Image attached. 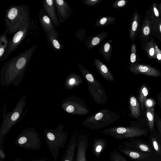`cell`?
I'll use <instances>...</instances> for the list:
<instances>
[{"label":"cell","instance_id":"cell-26","mask_svg":"<svg viewBox=\"0 0 161 161\" xmlns=\"http://www.w3.org/2000/svg\"><path fill=\"white\" fill-rule=\"evenodd\" d=\"M110 158V161H128L122 154L115 150L111 153Z\"/></svg>","mask_w":161,"mask_h":161},{"label":"cell","instance_id":"cell-21","mask_svg":"<svg viewBox=\"0 0 161 161\" xmlns=\"http://www.w3.org/2000/svg\"><path fill=\"white\" fill-rule=\"evenodd\" d=\"M116 20L115 17L109 15L101 16L97 19L94 25L96 26L103 27L113 25Z\"/></svg>","mask_w":161,"mask_h":161},{"label":"cell","instance_id":"cell-23","mask_svg":"<svg viewBox=\"0 0 161 161\" xmlns=\"http://www.w3.org/2000/svg\"><path fill=\"white\" fill-rule=\"evenodd\" d=\"M70 77L68 81V84L71 88L79 86L83 83L81 77L77 74L73 73Z\"/></svg>","mask_w":161,"mask_h":161},{"label":"cell","instance_id":"cell-14","mask_svg":"<svg viewBox=\"0 0 161 161\" xmlns=\"http://www.w3.org/2000/svg\"><path fill=\"white\" fill-rule=\"evenodd\" d=\"M93 61L94 65L102 77L108 81H114V78L112 73L103 63L97 58H95Z\"/></svg>","mask_w":161,"mask_h":161},{"label":"cell","instance_id":"cell-34","mask_svg":"<svg viewBox=\"0 0 161 161\" xmlns=\"http://www.w3.org/2000/svg\"><path fill=\"white\" fill-rule=\"evenodd\" d=\"M144 34L145 35H148L150 33V29L148 26L145 27L143 30Z\"/></svg>","mask_w":161,"mask_h":161},{"label":"cell","instance_id":"cell-15","mask_svg":"<svg viewBox=\"0 0 161 161\" xmlns=\"http://www.w3.org/2000/svg\"><path fill=\"white\" fill-rule=\"evenodd\" d=\"M149 142L158 161H161V138L158 134L153 132L149 136Z\"/></svg>","mask_w":161,"mask_h":161},{"label":"cell","instance_id":"cell-6","mask_svg":"<svg viewBox=\"0 0 161 161\" xmlns=\"http://www.w3.org/2000/svg\"><path fill=\"white\" fill-rule=\"evenodd\" d=\"M124 147L136 150L141 152L151 154L157 159L153 148L149 142L135 138L130 139L128 141L123 142Z\"/></svg>","mask_w":161,"mask_h":161},{"label":"cell","instance_id":"cell-39","mask_svg":"<svg viewBox=\"0 0 161 161\" xmlns=\"http://www.w3.org/2000/svg\"><path fill=\"white\" fill-rule=\"evenodd\" d=\"M160 32H161V25L160 26Z\"/></svg>","mask_w":161,"mask_h":161},{"label":"cell","instance_id":"cell-20","mask_svg":"<svg viewBox=\"0 0 161 161\" xmlns=\"http://www.w3.org/2000/svg\"><path fill=\"white\" fill-rule=\"evenodd\" d=\"M130 107L131 115L138 118L140 115V105L137 99L134 96L131 97L130 99Z\"/></svg>","mask_w":161,"mask_h":161},{"label":"cell","instance_id":"cell-3","mask_svg":"<svg viewBox=\"0 0 161 161\" xmlns=\"http://www.w3.org/2000/svg\"><path fill=\"white\" fill-rule=\"evenodd\" d=\"M119 118L115 112L105 108L88 117L83 122L82 125L91 129L98 130L109 125Z\"/></svg>","mask_w":161,"mask_h":161},{"label":"cell","instance_id":"cell-16","mask_svg":"<svg viewBox=\"0 0 161 161\" xmlns=\"http://www.w3.org/2000/svg\"><path fill=\"white\" fill-rule=\"evenodd\" d=\"M47 42L56 52H60L64 48V45L59 39V33L56 30L50 32Z\"/></svg>","mask_w":161,"mask_h":161},{"label":"cell","instance_id":"cell-27","mask_svg":"<svg viewBox=\"0 0 161 161\" xmlns=\"http://www.w3.org/2000/svg\"><path fill=\"white\" fill-rule=\"evenodd\" d=\"M127 3L126 0H117L113 3L112 7L117 9L123 8L126 6Z\"/></svg>","mask_w":161,"mask_h":161},{"label":"cell","instance_id":"cell-40","mask_svg":"<svg viewBox=\"0 0 161 161\" xmlns=\"http://www.w3.org/2000/svg\"><path fill=\"white\" fill-rule=\"evenodd\" d=\"M65 161H70L68 160H65Z\"/></svg>","mask_w":161,"mask_h":161},{"label":"cell","instance_id":"cell-38","mask_svg":"<svg viewBox=\"0 0 161 161\" xmlns=\"http://www.w3.org/2000/svg\"><path fill=\"white\" fill-rule=\"evenodd\" d=\"M157 58L158 59L160 60L161 59V54L159 53L157 55Z\"/></svg>","mask_w":161,"mask_h":161},{"label":"cell","instance_id":"cell-24","mask_svg":"<svg viewBox=\"0 0 161 161\" xmlns=\"http://www.w3.org/2000/svg\"><path fill=\"white\" fill-rule=\"evenodd\" d=\"M146 115L149 130L151 133H152L154 132V108H147L146 111Z\"/></svg>","mask_w":161,"mask_h":161},{"label":"cell","instance_id":"cell-36","mask_svg":"<svg viewBox=\"0 0 161 161\" xmlns=\"http://www.w3.org/2000/svg\"><path fill=\"white\" fill-rule=\"evenodd\" d=\"M154 49L153 48H151L149 51V54L151 56H153L154 54Z\"/></svg>","mask_w":161,"mask_h":161},{"label":"cell","instance_id":"cell-2","mask_svg":"<svg viewBox=\"0 0 161 161\" xmlns=\"http://www.w3.org/2000/svg\"><path fill=\"white\" fill-rule=\"evenodd\" d=\"M79 68L86 81L90 95L97 104L103 105L107 101L108 97L102 84L94 76L92 72L81 64H78Z\"/></svg>","mask_w":161,"mask_h":161},{"label":"cell","instance_id":"cell-22","mask_svg":"<svg viewBox=\"0 0 161 161\" xmlns=\"http://www.w3.org/2000/svg\"><path fill=\"white\" fill-rule=\"evenodd\" d=\"M8 32L5 31L0 36V60H3L4 55L9 40L7 37Z\"/></svg>","mask_w":161,"mask_h":161},{"label":"cell","instance_id":"cell-28","mask_svg":"<svg viewBox=\"0 0 161 161\" xmlns=\"http://www.w3.org/2000/svg\"><path fill=\"white\" fill-rule=\"evenodd\" d=\"M102 0H82V2L86 5L93 6L100 4Z\"/></svg>","mask_w":161,"mask_h":161},{"label":"cell","instance_id":"cell-30","mask_svg":"<svg viewBox=\"0 0 161 161\" xmlns=\"http://www.w3.org/2000/svg\"><path fill=\"white\" fill-rule=\"evenodd\" d=\"M133 20L131 25V27L130 30V37L131 36L133 33V32L135 31L137 28L138 23V22L136 20V19Z\"/></svg>","mask_w":161,"mask_h":161},{"label":"cell","instance_id":"cell-37","mask_svg":"<svg viewBox=\"0 0 161 161\" xmlns=\"http://www.w3.org/2000/svg\"><path fill=\"white\" fill-rule=\"evenodd\" d=\"M154 11L155 15L156 17H158L159 15V12L158 9L155 7H154Z\"/></svg>","mask_w":161,"mask_h":161},{"label":"cell","instance_id":"cell-35","mask_svg":"<svg viewBox=\"0 0 161 161\" xmlns=\"http://www.w3.org/2000/svg\"><path fill=\"white\" fill-rule=\"evenodd\" d=\"M47 137L51 141H53L55 138L54 135L51 133H47Z\"/></svg>","mask_w":161,"mask_h":161},{"label":"cell","instance_id":"cell-18","mask_svg":"<svg viewBox=\"0 0 161 161\" xmlns=\"http://www.w3.org/2000/svg\"><path fill=\"white\" fill-rule=\"evenodd\" d=\"M112 48L111 40H108L105 42L98 48L99 52L104 59L108 62L110 61Z\"/></svg>","mask_w":161,"mask_h":161},{"label":"cell","instance_id":"cell-31","mask_svg":"<svg viewBox=\"0 0 161 161\" xmlns=\"http://www.w3.org/2000/svg\"><path fill=\"white\" fill-rule=\"evenodd\" d=\"M154 103V102L153 100L147 99L145 101V103L146 106L151 108V107H152L153 106Z\"/></svg>","mask_w":161,"mask_h":161},{"label":"cell","instance_id":"cell-10","mask_svg":"<svg viewBox=\"0 0 161 161\" xmlns=\"http://www.w3.org/2000/svg\"><path fill=\"white\" fill-rule=\"evenodd\" d=\"M77 146L76 161H87L86 153L88 143L87 136L83 135H79Z\"/></svg>","mask_w":161,"mask_h":161},{"label":"cell","instance_id":"cell-32","mask_svg":"<svg viewBox=\"0 0 161 161\" xmlns=\"http://www.w3.org/2000/svg\"><path fill=\"white\" fill-rule=\"evenodd\" d=\"M19 116V114L17 112H14L13 114L11 117V119L13 121H14L17 119Z\"/></svg>","mask_w":161,"mask_h":161},{"label":"cell","instance_id":"cell-17","mask_svg":"<svg viewBox=\"0 0 161 161\" xmlns=\"http://www.w3.org/2000/svg\"><path fill=\"white\" fill-rule=\"evenodd\" d=\"M108 33V32H102L88 37L85 42L87 49L98 46L106 38Z\"/></svg>","mask_w":161,"mask_h":161},{"label":"cell","instance_id":"cell-11","mask_svg":"<svg viewBox=\"0 0 161 161\" xmlns=\"http://www.w3.org/2000/svg\"><path fill=\"white\" fill-rule=\"evenodd\" d=\"M39 15L40 24L47 39L50 32L52 30L55 31L56 28L43 8L40 9Z\"/></svg>","mask_w":161,"mask_h":161},{"label":"cell","instance_id":"cell-7","mask_svg":"<svg viewBox=\"0 0 161 161\" xmlns=\"http://www.w3.org/2000/svg\"><path fill=\"white\" fill-rule=\"evenodd\" d=\"M68 113L75 115H86L90 111L83 101L78 97H74L72 101L67 103L65 108Z\"/></svg>","mask_w":161,"mask_h":161},{"label":"cell","instance_id":"cell-19","mask_svg":"<svg viewBox=\"0 0 161 161\" xmlns=\"http://www.w3.org/2000/svg\"><path fill=\"white\" fill-rule=\"evenodd\" d=\"M107 145L106 141L103 139H95L93 141V153L98 158L101 152L104 149Z\"/></svg>","mask_w":161,"mask_h":161},{"label":"cell","instance_id":"cell-12","mask_svg":"<svg viewBox=\"0 0 161 161\" xmlns=\"http://www.w3.org/2000/svg\"><path fill=\"white\" fill-rule=\"evenodd\" d=\"M129 69L132 72L138 74H142L151 76L158 77L160 74L155 69L150 66L132 63L130 65Z\"/></svg>","mask_w":161,"mask_h":161},{"label":"cell","instance_id":"cell-8","mask_svg":"<svg viewBox=\"0 0 161 161\" xmlns=\"http://www.w3.org/2000/svg\"><path fill=\"white\" fill-rule=\"evenodd\" d=\"M119 150L121 153L135 161H158L154 155L150 153L125 147H121Z\"/></svg>","mask_w":161,"mask_h":161},{"label":"cell","instance_id":"cell-13","mask_svg":"<svg viewBox=\"0 0 161 161\" xmlns=\"http://www.w3.org/2000/svg\"><path fill=\"white\" fill-rule=\"evenodd\" d=\"M42 5L53 23L55 26H58L60 23L57 17L54 0H43Z\"/></svg>","mask_w":161,"mask_h":161},{"label":"cell","instance_id":"cell-25","mask_svg":"<svg viewBox=\"0 0 161 161\" xmlns=\"http://www.w3.org/2000/svg\"><path fill=\"white\" fill-rule=\"evenodd\" d=\"M148 94V91L147 87L144 85L141 86L140 91L139 101L141 106L142 109L144 108V104L145 103L147 96Z\"/></svg>","mask_w":161,"mask_h":161},{"label":"cell","instance_id":"cell-9","mask_svg":"<svg viewBox=\"0 0 161 161\" xmlns=\"http://www.w3.org/2000/svg\"><path fill=\"white\" fill-rule=\"evenodd\" d=\"M56 12L60 23H64L72 14L69 4L64 0H54Z\"/></svg>","mask_w":161,"mask_h":161},{"label":"cell","instance_id":"cell-29","mask_svg":"<svg viewBox=\"0 0 161 161\" xmlns=\"http://www.w3.org/2000/svg\"><path fill=\"white\" fill-rule=\"evenodd\" d=\"M135 50V47L134 45H133L132 46L130 56V61L133 64L135 62L136 60V56Z\"/></svg>","mask_w":161,"mask_h":161},{"label":"cell","instance_id":"cell-5","mask_svg":"<svg viewBox=\"0 0 161 161\" xmlns=\"http://www.w3.org/2000/svg\"><path fill=\"white\" fill-rule=\"evenodd\" d=\"M31 28V21L28 22L22 29L15 33L9 40L4 55L3 60L16 50L22 42L28 35Z\"/></svg>","mask_w":161,"mask_h":161},{"label":"cell","instance_id":"cell-4","mask_svg":"<svg viewBox=\"0 0 161 161\" xmlns=\"http://www.w3.org/2000/svg\"><path fill=\"white\" fill-rule=\"evenodd\" d=\"M102 133L119 141L146 136L148 133L147 130L135 126L111 127L103 130Z\"/></svg>","mask_w":161,"mask_h":161},{"label":"cell","instance_id":"cell-33","mask_svg":"<svg viewBox=\"0 0 161 161\" xmlns=\"http://www.w3.org/2000/svg\"><path fill=\"white\" fill-rule=\"evenodd\" d=\"M27 140L26 137H20L18 140V142L20 144H22L25 143Z\"/></svg>","mask_w":161,"mask_h":161},{"label":"cell","instance_id":"cell-1","mask_svg":"<svg viewBox=\"0 0 161 161\" xmlns=\"http://www.w3.org/2000/svg\"><path fill=\"white\" fill-rule=\"evenodd\" d=\"M29 7L25 4L12 5L6 9L4 21L8 33L14 34L30 21Z\"/></svg>","mask_w":161,"mask_h":161}]
</instances>
